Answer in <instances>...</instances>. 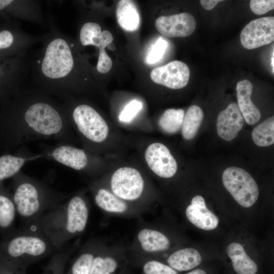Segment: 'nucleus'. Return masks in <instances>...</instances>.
Returning <instances> with one entry per match:
<instances>
[{
    "label": "nucleus",
    "mask_w": 274,
    "mask_h": 274,
    "mask_svg": "<svg viewBox=\"0 0 274 274\" xmlns=\"http://www.w3.org/2000/svg\"><path fill=\"white\" fill-rule=\"evenodd\" d=\"M4 125L14 147L37 140L67 144L71 141L70 124L63 108L44 95H22L16 110Z\"/></svg>",
    "instance_id": "obj_1"
},
{
    "label": "nucleus",
    "mask_w": 274,
    "mask_h": 274,
    "mask_svg": "<svg viewBox=\"0 0 274 274\" xmlns=\"http://www.w3.org/2000/svg\"><path fill=\"white\" fill-rule=\"evenodd\" d=\"M89 210L84 197L76 194L50 209L26 229L45 236L58 250L85 229Z\"/></svg>",
    "instance_id": "obj_2"
},
{
    "label": "nucleus",
    "mask_w": 274,
    "mask_h": 274,
    "mask_svg": "<svg viewBox=\"0 0 274 274\" xmlns=\"http://www.w3.org/2000/svg\"><path fill=\"white\" fill-rule=\"evenodd\" d=\"M12 195L17 214L29 224L64 199L45 183L19 172L14 177Z\"/></svg>",
    "instance_id": "obj_3"
},
{
    "label": "nucleus",
    "mask_w": 274,
    "mask_h": 274,
    "mask_svg": "<svg viewBox=\"0 0 274 274\" xmlns=\"http://www.w3.org/2000/svg\"><path fill=\"white\" fill-rule=\"evenodd\" d=\"M4 237L0 243V256L15 265L22 261L54 255L61 250L42 234L28 229L12 232Z\"/></svg>",
    "instance_id": "obj_4"
},
{
    "label": "nucleus",
    "mask_w": 274,
    "mask_h": 274,
    "mask_svg": "<svg viewBox=\"0 0 274 274\" xmlns=\"http://www.w3.org/2000/svg\"><path fill=\"white\" fill-rule=\"evenodd\" d=\"M66 115L70 124L72 123L87 141L99 144L107 138L109 129L107 122L90 106L87 104L77 105L70 114H66Z\"/></svg>",
    "instance_id": "obj_5"
},
{
    "label": "nucleus",
    "mask_w": 274,
    "mask_h": 274,
    "mask_svg": "<svg viewBox=\"0 0 274 274\" xmlns=\"http://www.w3.org/2000/svg\"><path fill=\"white\" fill-rule=\"evenodd\" d=\"M226 190L241 206L249 208L258 199L259 189L253 178L245 169L237 167L226 168L222 174Z\"/></svg>",
    "instance_id": "obj_6"
},
{
    "label": "nucleus",
    "mask_w": 274,
    "mask_h": 274,
    "mask_svg": "<svg viewBox=\"0 0 274 274\" xmlns=\"http://www.w3.org/2000/svg\"><path fill=\"white\" fill-rule=\"evenodd\" d=\"M74 59L67 43L63 39L52 40L47 46L41 69L46 77L52 79L64 78L71 72Z\"/></svg>",
    "instance_id": "obj_7"
},
{
    "label": "nucleus",
    "mask_w": 274,
    "mask_h": 274,
    "mask_svg": "<svg viewBox=\"0 0 274 274\" xmlns=\"http://www.w3.org/2000/svg\"><path fill=\"white\" fill-rule=\"evenodd\" d=\"M110 186L115 195L125 201L139 198L144 191L145 183L140 173L130 167H122L112 175Z\"/></svg>",
    "instance_id": "obj_8"
},
{
    "label": "nucleus",
    "mask_w": 274,
    "mask_h": 274,
    "mask_svg": "<svg viewBox=\"0 0 274 274\" xmlns=\"http://www.w3.org/2000/svg\"><path fill=\"white\" fill-rule=\"evenodd\" d=\"M240 40L242 46L247 49H254L273 42L274 17H264L250 22L242 30Z\"/></svg>",
    "instance_id": "obj_9"
},
{
    "label": "nucleus",
    "mask_w": 274,
    "mask_h": 274,
    "mask_svg": "<svg viewBox=\"0 0 274 274\" xmlns=\"http://www.w3.org/2000/svg\"><path fill=\"white\" fill-rule=\"evenodd\" d=\"M152 80L167 88L178 89L187 85L190 78L188 65L179 60L154 68L151 72Z\"/></svg>",
    "instance_id": "obj_10"
},
{
    "label": "nucleus",
    "mask_w": 274,
    "mask_h": 274,
    "mask_svg": "<svg viewBox=\"0 0 274 274\" xmlns=\"http://www.w3.org/2000/svg\"><path fill=\"white\" fill-rule=\"evenodd\" d=\"M145 158L150 168L160 177L169 178L177 172L178 164L176 159L162 143L149 145L145 151Z\"/></svg>",
    "instance_id": "obj_11"
},
{
    "label": "nucleus",
    "mask_w": 274,
    "mask_h": 274,
    "mask_svg": "<svg viewBox=\"0 0 274 274\" xmlns=\"http://www.w3.org/2000/svg\"><path fill=\"white\" fill-rule=\"evenodd\" d=\"M42 154L43 157L78 171L86 169L90 162L89 157L84 150L71 144L57 143L46 149Z\"/></svg>",
    "instance_id": "obj_12"
},
{
    "label": "nucleus",
    "mask_w": 274,
    "mask_h": 274,
    "mask_svg": "<svg viewBox=\"0 0 274 274\" xmlns=\"http://www.w3.org/2000/svg\"><path fill=\"white\" fill-rule=\"evenodd\" d=\"M155 25L159 32L165 37L183 38L194 31L196 21L192 14L182 13L160 16L156 19Z\"/></svg>",
    "instance_id": "obj_13"
},
{
    "label": "nucleus",
    "mask_w": 274,
    "mask_h": 274,
    "mask_svg": "<svg viewBox=\"0 0 274 274\" xmlns=\"http://www.w3.org/2000/svg\"><path fill=\"white\" fill-rule=\"evenodd\" d=\"M244 118L236 103H231L218 114L217 120L218 135L222 139L230 141L242 129Z\"/></svg>",
    "instance_id": "obj_14"
},
{
    "label": "nucleus",
    "mask_w": 274,
    "mask_h": 274,
    "mask_svg": "<svg viewBox=\"0 0 274 274\" xmlns=\"http://www.w3.org/2000/svg\"><path fill=\"white\" fill-rule=\"evenodd\" d=\"M188 220L196 227L204 230H211L218 225L217 216L210 211L203 197L196 195L193 197L191 204L186 209Z\"/></svg>",
    "instance_id": "obj_15"
},
{
    "label": "nucleus",
    "mask_w": 274,
    "mask_h": 274,
    "mask_svg": "<svg viewBox=\"0 0 274 274\" xmlns=\"http://www.w3.org/2000/svg\"><path fill=\"white\" fill-rule=\"evenodd\" d=\"M236 90L237 105L246 123L249 125L257 123L260 119L261 114L251 100L252 83L247 79L240 81L236 84Z\"/></svg>",
    "instance_id": "obj_16"
},
{
    "label": "nucleus",
    "mask_w": 274,
    "mask_h": 274,
    "mask_svg": "<svg viewBox=\"0 0 274 274\" xmlns=\"http://www.w3.org/2000/svg\"><path fill=\"white\" fill-rule=\"evenodd\" d=\"M43 157L42 154H35L22 151L17 155L5 154L0 156V183L14 177L27 162Z\"/></svg>",
    "instance_id": "obj_17"
},
{
    "label": "nucleus",
    "mask_w": 274,
    "mask_h": 274,
    "mask_svg": "<svg viewBox=\"0 0 274 274\" xmlns=\"http://www.w3.org/2000/svg\"><path fill=\"white\" fill-rule=\"evenodd\" d=\"M227 254L237 274H255L258 270L256 263L247 254L239 243H232L227 247Z\"/></svg>",
    "instance_id": "obj_18"
},
{
    "label": "nucleus",
    "mask_w": 274,
    "mask_h": 274,
    "mask_svg": "<svg viewBox=\"0 0 274 274\" xmlns=\"http://www.w3.org/2000/svg\"><path fill=\"white\" fill-rule=\"evenodd\" d=\"M137 239L142 249L147 253H156L167 250L170 246L168 238L158 230L145 228L138 233Z\"/></svg>",
    "instance_id": "obj_19"
},
{
    "label": "nucleus",
    "mask_w": 274,
    "mask_h": 274,
    "mask_svg": "<svg viewBox=\"0 0 274 274\" xmlns=\"http://www.w3.org/2000/svg\"><path fill=\"white\" fill-rule=\"evenodd\" d=\"M198 251L192 248H183L171 254L167 258L168 265L176 271H187L195 268L201 262Z\"/></svg>",
    "instance_id": "obj_20"
},
{
    "label": "nucleus",
    "mask_w": 274,
    "mask_h": 274,
    "mask_svg": "<svg viewBox=\"0 0 274 274\" xmlns=\"http://www.w3.org/2000/svg\"><path fill=\"white\" fill-rule=\"evenodd\" d=\"M0 183V233L4 237L11 233L17 214L12 195L2 188Z\"/></svg>",
    "instance_id": "obj_21"
},
{
    "label": "nucleus",
    "mask_w": 274,
    "mask_h": 274,
    "mask_svg": "<svg viewBox=\"0 0 274 274\" xmlns=\"http://www.w3.org/2000/svg\"><path fill=\"white\" fill-rule=\"evenodd\" d=\"M94 201L101 210L113 214H123L128 210L126 201L105 188H99L94 195Z\"/></svg>",
    "instance_id": "obj_22"
},
{
    "label": "nucleus",
    "mask_w": 274,
    "mask_h": 274,
    "mask_svg": "<svg viewBox=\"0 0 274 274\" xmlns=\"http://www.w3.org/2000/svg\"><path fill=\"white\" fill-rule=\"evenodd\" d=\"M116 17L119 25L126 31H133L139 27V14L135 5L131 1L121 0L119 2Z\"/></svg>",
    "instance_id": "obj_23"
},
{
    "label": "nucleus",
    "mask_w": 274,
    "mask_h": 274,
    "mask_svg": "<svg viewBox=\"0 0 274 274\" xmlns=\"http://www.w3.org/2000/svg\"><path fill=\"white\" fill-rule=\"evenodd\" d=\"M113 41L112 33L109 30H105L96 33L89 43V45H94L99 48V53L96 68L100 73L108 72L112 66V61L105 49Z\"/></svg>",
    "instance_id": "obj_24"
},
{
    "label": "nucleus",
    "mask_w": 274,
    "mask_h": 274,
    "mask_svg": "<svg viewBox=\"0 0 274 274\" xmlns=\"http://www.w3.org/2000/svg\"><path fill=\"white\" fill-rule=\"evenodd\" d=\"M203 116V111L199 106L192 105L188 108L184 115L182 126V134L184 139L190 140L195 136Z\"/></svg>",
    "instance_id": "obj_25"
},
{
    "label": "nucleus",
    "mask_w": 274,
    "mask_h": 274,
    "mask_svg": "<svg viewBox=\"0 0 274 274\" xmlns=\"http://www.w3.org/2000/svg\"><path fill=\"white\" fill-rule=\"evenodd\" d=\"M252 138L258 146L267 147L274 143V117L271 116L258 125L252 132Z\"/></svg>",
    "instance_id": "obj_26"
},
{
    "label": "nucleus",
    "mask_w": 274,
    "mask_h": 274,
    "mask_svg": "<svg viewBox=\"0 0 274 274\" xmlns=\"http://www.w3.org/2000/svg\"><path fill=\"white\" fill-rule=\"evenodd\" d=\"M184 115V111L181 109H167L159 118L158 125L164 132L175 133L181 128Z\"/></svg>",
    "instance_id": "obj_27"
},
{
    "label": "nucleus",
    "mask_w": 274,
    "mask_h": 274,
    "mask_svg": "<svg viewBox=\"0 0 274 274\" xmlns=\"http://www.w3.org/2000/svg\"><path fill=\"white\" fill-rule=\"evenodd\" d=\"M97 252L93 246L85 248L73 263L71 274H90L93 262Z\"/></svg>",
    "instance_id": "obj_28"
},
{
    "label": "nucleus",
    "mask_w": 274,
    "mask_h": 274,
    "mask_svg": "<svg viewBox=\"0 0 274 274\" xmlns=\"http://www.w3.org/2000/svg\"><path fill=\"white\" fill-rule=\"evenodd\" d=\"M119 268L117 259L112 255L97 253L90 274H116Z\"/></svg>",
    "instance_id": "obj_29"
},
{
    "label": "nucleus",
    "mask_w": 274,
    "mask_h": 274,
    "mask_svg": "<svg viewBox=\"0 0 274 274\" xmlns=\"http://www.w3.org/2000/svg\"><path fill=\"white\" fill-rule=\"evenodd\" d=\"M167 47V42L161 37L158 38L155 43L152 45L146 58V62L151 64L159 61Z\"/></svg>",
    "instance_id": "obj_30"
},
{
    "label": "nucleus",
    "mask_w": 274,
    "mask_h": 274,
    "mask_svg": "<svg viewBox=\"0 0 274 274\" xmlns=\"http://www.w3.org/2000/svg\"><path fill=\"white\" fill-rule=\"evenodd\" d=\"M143 271L144 274H178L177 271L168 265L154 260L145 263Z\"/></svg>",
    "instance_id": "obj_31"
},
{
    "label": "nucleus",
    "mask_w": 274,
    "mask_h": 274,
    "mask_svg": "<svg viewBox=\"0 0 274 274\" xmlns=\"http://www.w3.org/2000/svg\"><path fill=\"white\" fill-rule=\"evenodd\" d=\"M100 26L95 22H87L82 27L80 33V42L83 46L89 45L91 38L98 31H101Z\"/></svg>",
    "instance_id": "obj_32"
},
{
    "label": "nucleus",
    "mask_w": 274,
    "mask_h": 274,
    "mask_svg": "<svg viewBox=\"0 0 274 274\" xmlns=\"http://www.w3.org/2000/svg\"><path fill=\"white\" fill-rule=\"evenodd\" d=\"M142 108V104L141 101L135 99L131 100L120 113L119 120L124 122L131 121Z\"/></svg>",
    "instance_id": "obj_33"
},
{
    "label": "nucleus",
    "mask_w": 274,
    "mask_h": 274,
    "mask_svg": "<svg viewBox=\"0 0 274 274\" xmlns=\"http://www.w3.org/2000/svg\"><path fill=\"white\" fill-rule=\"evenodd\" d=\"M251 11L255 14L262 15L274 9L273 0H251L250 3Z\"/></svg>",
    "instance_id": "obj_34"
},
{
    "label": "nucleus",
    "mask_w": 274,
    "mask_h": 274,
    "mask_svg": "<svg viewBox=\"0 0 274 274\" xmlns=\"http://www.w3.org/2000/svg\"><path fill=\"white\" fill-rule=\"evenodd\" d=\"M14 38L11 32L4 30L0 32V49L9 47L13 43Z\"/></svg>",
    "instance_id": "obj_35"
},
{
    "label": "nucleus",
    "mask_w": 274,
    "mask_h": 274,
    "mask_svg": "<svg viewBox=\"0 0 274 274\" xmlns=\"http://www.w3.org/2000/svg\"><path fill=\"white\" fill-rule=\"evenodd\" d=\"M11 268L12 264L0 256V274H15Z\"/></svg>",
    "instance_id": "obj_36"
},
{
    "label": "nucleus",
    "mask_w": 274,
    "mask_h": 274,
    "mask_svg": "<svg viewBox=\"0 0 274 274\" xmlns=\"http://www.w3.org/2000/svg\"><path fill=\"white\" fill-rule=\"evenodd\" d=\"M222 1L220 0H201L200 1V4L202 7L207 10H212L216 5L220 2Z\"/></svg>",
    "instance_id": "obj_37"
},
{
    "label": "nucleus",
    "mask_w": 274,
    "mask_h": 274,
    "mask_svg": "<svg viewBox=\"0 0 274 274\" xmlns=\"http://www.w3.org/2000/svg\"><path fill=\"white\" fill-rule=\"evenodd\" d=\"M13 2L11 0H0V10Z\"/></svg>",
    "instance_id": "obj_38"
},
{
    "label": "nucleus",
    "mask_w": 274,
    "mask_h": 274,
    "mask_svg": "<svg viewBox=\"0 0 274 274\" xmlns=\"http://www.w3.org/2000/svg\"><path fill=\"white\" fill-rule=\"evenodd\" d=\"M187 274H207V273L202 269H196L187 273Z\"/></svg>",
    "instance_id": "obj_39"
},
{
    "label": "nucleus",
    "mask_w": 274,
    "mask_h": 274,
    "mask_svg": "<svg viewBox=\"0 0 274 274\" xmlns=\"http://www.w3.org/2000/svg\"><path fill=\"white\" fill-rule=\"evenodd\" d=\"M273 57H274V55H273V51L272 52V56L271 57V65L272 66V72L273 73L274 72V63H273V60H274V58H273Z\"/></svg>",
    "instance_id": "obj_40"
}]
</instances>
